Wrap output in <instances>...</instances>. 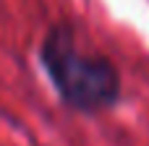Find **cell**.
<instances>
[{
    "label": "cell",
    "mask_w": 149,
    "mask_h": 146,
    "mask_svg": "<svg viewBox=\"0 0 149 146\" xmlns=\"http://www.w3.org/2000/svg\"><path fill=\"white\" fill-rule=\"evenodd\" d=\"M42 57L63 99L76 107H105L120 91L115 68L97 55L81 52L65 34L50 37Z\"/></svg>",
    "instance_id": "cell-1"
}]
</instances>
